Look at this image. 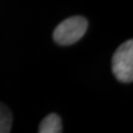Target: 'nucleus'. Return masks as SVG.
<instances>
[{
	"label": "nucleus",
	"instance_id": "nucleus-4",
	"mask_svg": "<svg viewBox=\"0 0 133 133\" xmlns=\"http://www.w3.org/2000/svg\"><path fill=\"white\" fill-rule=\"evenodd\" d=\"M12 127V114L5 105L0 103V133H8Z\"/></svg>",
	"mask_w": 133,
	"mask_h": 133
},
{
	"label": "nucleus",
	"instance_id": "nucleus-1",
	"mask_svg": "<svg viewBox=\"0 0 133 133\" xmlns=\"http://www.w3.org/2000/svg\"><path fill=\"white\" fill-rule=\"evenodd\" d=\"M88 29V21L84 17L74 16L64 20L53 32L54 42L60 45H70L84 37Z\"/></svg>",
	"mask_w": 133,
	"mask_h": 133
},
{
	"label": "nucleus",
	"instance_id": "nucleus-2",
	"mask_svg": "<svg viewBox=\"0 0 133 133\" xmlns=\"http://www.w3.org/2000/svg\"><path fill=\"white\" fill-rule=\"evenodd\" d=\"M111 69L115 78L122 83H131L133 80V41L129 39L120 44L115 50Z\"/></svg>",
	"mask_w": 133,
	"mask_h": 133
},
{
	"label": "nucleus",
	"instance_id": "nucleus-3",
	"mask_svg": "<svg viewBox=\"0 0 133 133\" xmlns=\"http://www.w3.org/2000/svg\"><path fill=\"white\" fill-rule=\"evenodd\" d=\"M39 133H60L62 132V123L60 117L56 114H49L41 121Z\"/></svg>",
	"mask_w": 133,
	"mask_h": 133
}]
</instances>
